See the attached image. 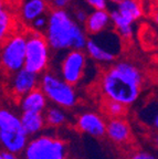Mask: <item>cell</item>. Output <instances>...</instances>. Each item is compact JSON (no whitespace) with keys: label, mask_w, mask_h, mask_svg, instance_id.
Returning <instances> with one entry per match:
<instances>
[{"label":"cell","mask_w":158,"mask_h":159,"mask_svg":"<svg viewBox=\"0 0 158 159\" xmlns=\"http://www.w3.org/2000/svg\"><path fill=\"white\" fill-rule=\"evenodd\" d=\"M143 83L144 76L138 66L128 61H119L102 74L101 91L105 99L129 106L138 99Z\"/></svg>","instance_id":"6da1fadb"},{"label":"cell","mask_w":158,"mask_h":159,"mask_svg":"<svg viewBox=\"0 0 158 159\" xmlns=\"http://www.w3.org/2000/svg\"><path fill=\"white\" fill-rule=\"evenodd\" d=\"M45 39L53 50H83L86 35L64 9H53L47 18Z\"/></svg>","instance_id":"7a4b0ae2"},{"label":"cell","mask_w":158,"mask_h":159,"mask_svg":"<svg viewBox=\"0 0 158 159\" xmlns=\"http://www.w3.org/2000/svg\"><path fill=\"white\" fill-rule=\"evenodd\" d=\"M29 136L25 132L20 117L9 109H0V145L5 152L21 154Z\"/></svg>","instance_id":"3957f363"},{"label":"cell","mask_w":158,"mask_h":159,"mask_svg":"<svg viewBox=\"0 0 158 159\" xmlns=\"http://www.w3.org/2000/svg\"><path fill=\"white\" fill-rule=\"evenodd\" d=\"M40 89L44 93L47 99L61 108H72L77 102L74 86L67 83L62 77L52 73H44L39 80Z\"/></svg>","instance_id":"277c9868"},{"label":"cell","mask_w":158,"mask_h":159,"mask_svg":"<svg viewBox=\"0 0 158 159\" xmlns=\"http://www.w3.org/2000/svg\"><path fill=\"white\" fill-rule=\"evenodd\" d=\"M47 39L39 31H32L26 35V55L23 69L39 75L49 65L50 53Z\"/></svg>","instance_id":"5b68a950"},{"label":"cell","mask_w":158,"mask_h":159,"mask_svg":"<svg viewBox=\"0 0 158 159\" xmlns=\"http://www.w3.org/2000/svg\"><path fill=\"white\" fill-rule=\"evenodd\" d=\"M23 159H67V143L58 137L41 135L28 140Z\"/></svg>","instance_id":"8992f818"},{"label":"cell","mask_w":158,"mask_h":159,"mask_svg":"<svg viewBox=\"0 0 158 159\" xmlns=\"http://www.w3.org/2000/svg\"><path fill=\"white\" fill-rule=\"evenodd\" d=\"M26 55V35L22 33L11 34L1 44L0 63L8 73L13 74L23 69Z\"/></svg>","instance_id":"52a82bcc"},{"label":"cell","mask_w":158,"mask_h":159,"mask_svg":"<svg viewBox=\"0 0 158 159\" xmlns=\"http://www.w3.org/2000/svg\"><path fill=\"white\" fill-rule=\"evenodd\" d=\"M86 65V57L82 50H70L61 63V77L71 85L82 80Z\"/></svg>","instance_id":"ba28073f"},{"label":"cell","mask_w":158,"mask_h":159,"mask_svg":"<svg viewBox=\"0 0 158 159\" xmlns=\"http://www.w3.org/2000/svg\"><path fill=\"white\" fill-rule=\"evenodd\" d=\"M77 128L81 133L87 134L92 137H101L105 136V128L106 122L103 117L93 112H86L81 114L77 119Z\"/></svg>","instance_id":"9c48e42d"},{"label":"cell","mask_w":158,"mask_h":159,"mask_svg":"<svg viewBox=\"0 0 158 159\" xmlns=\"http://www.w3.org/2000/svg\"><path fill=\"white\" fill-rule=\"evenodd\" d=\"M39 85V75L31 73L26 69H21L13 73L11 80V93L17 98H21L23 95L32 91Z\"/></svg>","instance_id":"30bf717a"},{"label":"cell","mask_w":158,"mask_h":159,"mask_svg":"<svg viewBox=\"0 0 158 159\" xmlns=\"http://www.w3.org/2000/svg\"><path fill=\"white\" fill-rule=\"evenodd\" d=\"M105 135L111 139L112 142L117 145H123L128 143L132 136L128 122L125 120L123 117L111 118L106 123Z\"/></svg>","instance_id":"8fae6325"},{"label":"cell","mask_w":158,"mask_h":159,"mask_svg":"<svg viewBox=\"0 0 158 159\" xmlns=\"http://www.w3.org/2000/svg\"><path fill=\"white\" fill-rule=\"evenodd\" d=\"M47 105L48 99L40 87H35L20 98V106L23 112L29 111V112L43 113L47 108Z\"/></svg>","instance_id":"7c38bea8"},{"label":"cell","mask_w":158,"mask_h":159,"mask_svg":"<svg viewBox=\"0 0 158 159\" xmlns=\"http://www.w3.org/2000/svg\"><path fill=\"white\" fill-rule=\"evenodd\" d=\"M84 23L87 32L91 34H99L103 32L111 23L109 12H107L106 9L94 10L93 12L87 15Z\"/></svg>","instance_id":"4fadbf2b"},{"label":"cell","mask_w":158,"mask_h":159,"mask_svg":"<svg viewBox=\"0 0 158 159\" xmlns=\"http://www.w3.org/2000/svg\"><path fill=\"white\" fill-rule=\"evenodd\" d=\"M20 122H21V125H22L28 136L38 134L45 126L43 113L26 111V112H22V114L20 116Z\"/></svg>","instance_id":"5bb4252c"},{"label":"cell","mask_w":158,"mask_h":159,"mask_svg":"<svg viewBox=\"0 0 158 159\" xmlns=\"http://www.w3.org/2000/svg\"><path fill=\"white\" fill-rule=\"evenodd\" d=\"M86 49V52L94 61L100 63H111L113 62L115 57H116V54L109 50L105 49L103 45L100 42H97L96 40L94 39H90L86 40V44H85V48Z\"/></svg>","instance_id":"9a60e30c"},{"label":"cell","mask_w":158,"mask_h":159,"mask_svg":"<svg viewBox=\"0 0 158 159\" xmlns=\"http://www.w3.org/2000/svg\"><path fill=\"white\" fill-rule=\"evenodd\" d=\"M116 10L133 23L141 19L144 13L143 6L139 0H123L117 5Z\"/></svg>","instance_id":"2e32d148"},{"label":"cell","mask_w":158,"mask_h":159,"mask_svg":"<svg viewBox=\"0 0 158 159\" xmlns=\"http://www.w3.org/2000/svg\"><path fill=\"white\" fill-rule=\"evenodd\" d=\"M48 9V2L45 0H27L22 6L21 15L25 21L32 22L35 18L44 16Z\"/></svg>","instance_id":"e0dca14e"},{"label":"cell","mask_w":158,"mask_h":159,"mask_svg":"<svg viewBox=\"0 0 158 159\" xmlns=\"http://www.w3.org/2000/svg\"><path fill=\"white\" fill-rule=\"evenodd\" d=\"M109 19L116 29L117 33L124 39H129L133 35V22L121 15L116 9L109 12Z\"/></svg>","instance_id":"ac0fdd59"},{"label":"cell","mask_w":158,"mask_h":159,"mask_svg":"<svg viewBox=\"0 0 158 159\" xmlns=\"http://www.w3.org/2000/svg\"><path fill=\"white\" fill-rule=\"evenodd\" d=\"M13 22L15 20L9 10L5 7L0 8V45L12 34Z\"/></svg>","instance_id":"d6986e66"},{"label":"cell","mask_w":158,"mask_h":159,"mask_svg":"<svg viewBox=\"0 0 158 159\" xmlns=\"http://www.w3.org/2000/svg\"><path fill=\"white\" fill-rule=\"evenodd\" d=\"M43 113H44L43 116H44L45 124H48L49 126L60 127L67 123V114L59 106H52L49 107V108H45Z\"/></svg>","instance_id":"ffe728a7"},{"label":"cell","mask_w":158,"mask_h":159,"mask_svg":"<svg viewBox=\"0 0 158 159\" xmlns=\"http://www.w3.org/2000/svg\"><path fill=\"white\" fill-rule=\"evenodd\" d=\"M126 107L127 106L118 102H115V101H111V99H105L104 102V111L111 118L123 117L126 114Z\"/></svg>","instance_id":"44dd1931"},{"label":"cell","mask_w":158,"mask_h":159,"mask_svg":"<svg viewBox=\"0 0 158 159\" xmlns=\"http://www.w3.org/2000/svg\"><path fill=\"white\" fill-rule=\"evenodd\" d=\"M129 159H157V157L154 154L149 152H146V150H138V152H135Z\"/></svg>","instance_id":"7402d4cb"},{"label":"cell","mask_w":158,"mask_h":159,"mask_svg":"<svg viewBox=\"0 0 158 159\" xmlns=\"http://www.w3.org/2000/svg\"><path fill=\"white\" fill-rule=\"evenodd\" d=\"M32 25L35 31H41L47 27V18L44 16H40V17L35 18L32 21Z\"/></svg>","instance_id":"603a6c76"},{"label":"cell","mask_w":158,"mask_h":159,"mask_svg":"<svg viewBox=\"0 0 158 159\" xmlns=\"http://www.w3.org/2000/svg\"><path fill=\"white\" fill-rule=\"evenodd\" d=\"M87 5L91 6L94 10H101L106 9L107 7V0H85Z\"/></svg>","instance_id":"cb8c5ba5"},{"label":"cell","mask_w":158,"mask_h":159,"mask_svg":"<svg viewBox=\"0 0 158 159\" xmlns=\"http://www.w3.org/2000/svg\"><path fill=\"white\" fill-rule=\"evenodd\" d=\"M70 0H50L53 9H64L69 5Z\"/></svg>","instance_id":"d4e9b609"},{"label":"cell","mask_w":158,"mask_h":159,"mask_svg":"<svg viewBox=\"0 0 158 159\" xmlns=\"http://www.w3.org/2000/svg\"><path fill=\"white\" fill-rule=\"evenodd\" d=\"M86 17H87V15L83 10H79V11H77V13H75V19H77L79 22L84 23L85 20H86Z\"/></svg>","instance_id":"484cf974"},{"label":"cell","mask_w":158,"mask_h":159,"mask_svg":"<svg viewBox=\"0 0 158 159\" xmlns=\"http://www.w3.org/2000/svg\"><path fill=\"white\" fill-rule=\"evenodd\" d=\"M3 157H5V159H22L20 158L18 154H13V152H3Z\"/></svg>","instance_id":"4316f807"},{"label":"cell","mask_w":158,"mask_h":159,"mask_svg":"<svg viewBox=\"0 0 158 159\" xmlns=\"http://www.w3.org/2000/svg\"><path fill=\"white\" fill-rule=\"evenodd\" d=\"M107 1H109V2H112V3H115V5H118L123 0H107Z\"/></svg>","instance_id":"83f0119b"},{"label":"cell","mask_w":158,"mask_h":159,"mask_svg":"<svg viewBox=\"0 0 158 159\" xmlns=\"http://www.w3.org/2000/svg\"><path fill=\"white\" fill-rule=\"evenodd\" d=\"M1 7H5V2H3V0H0V8Z\"/></svg>","instance_id":"f1b7e54d"},{"label":"cell","mask_w":158,"mask_h":159,"mask_svg":"<svg viewBox=\"0 0 158 159\" xmlns=\"http://www.w3.org/2000/svg\"><path fill=\"white\" fill-rule=\"evenodd\" d=\"M0 159H5V157H3V152H1V150H0Z\"/></svg>","instance_id":"f546056e"}]
</instances>
